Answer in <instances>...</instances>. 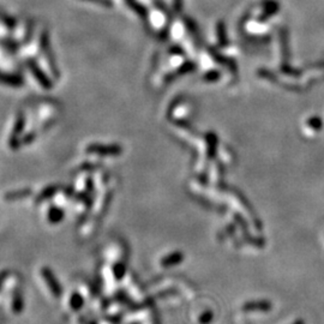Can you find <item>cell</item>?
<instances>
[{
    "label": "cell",
    "instance_id": "7",
    "mask_svg": "<svg viewBox=\"0 0 324 324\" xmlns=\"http://www.w3.org/2000/svg\"><path fill=\"white\" fill-rule=\"evenodd\" d=\"M83 304H84L83 296L78 293H73L71 298H70V306H71L73 311H78V310H81Z\"/></svg>",
    "mask_w": 324,
    "mask_h": 324
},
{
    "label": "cell",
    "instance_id": "1",
    "mask_svg": "<svg viewBox=\"0 0 324 324\" xmlns=\"http://www.w3.org/2000/svg\"><path fill=\"white\" fill-rule=\"evenodd\" d=\"M42 276H43V279H45V281H46V284H47L48 288H50L51 293L53 294V296H56V298H59V296H61V294H62L61 285L59 284V281L57 280L56 275L53 274V271H52L51 269H48V268H43L42 269Z\"/></svg>",
    "mask_w": 324,
    "mask_h": 324
},
{
    "label": "cell",
    "instance_id": "12",
    "mask_svg": "<svg viewBox=\"0 0 324 324\" xmlns=\"http://www.w3.org/2000/svg\"><path fill=\"white\" fill-rule=\"evenodd\" d=\"M173 4H174V9H176L177 11H180L181 10L182 0H173Z\"/></svg>",
    "mask_w": 324,
    "mask_h": 324
},
{
    "label": "cell",
    "instance_id": "8",
    "mask_svg": "<svg viewBox=\"0 0 324 324\" xmlns=\"http://www.w3.org/2000/svg\"><path fill=\"white\" fill-rule=\"evenodd\" d=\"M217 37H219V41L221 45H226L227 37H226L225 24H223L222 22H219V24H217Z\"/></svg>",
    "mask_w": 324,
    "mask_h": 324
},
{
    "label": "cell",
    "instance_id": "9",
    "mask_svg": "<svg viewBox=\"0 0 324 324\" xmlns=\"http://www.w3.org/2000/svg\"><path fill=\"white\" fill-rule=\"evenodd\" d=\"M125 271H126V266H125L124 263L117 264V265L114 266V276H116V279H122V276L125 275Z\"/></svg>",
    "mask_w": 324,
    "mask_h": 324
},
{
    "label": "cell",
    "instance_id": "13",
    "mask_svg": "<svg viewBox=\"0 0 324 324\" xmlns=\"http://www.w3.org/2000/svg\"><path fill=\"white\" fill-rule=\"evenodd\" d=\"M7 275H9V273H7V271H2V273H0V288H1L2 284H4L5 280H6Z\"/></svg>",
    "mask_w": 324,
    "mask_h": 324
},
{
    "label": "cell",
    "instance_id": "3",
    "mask_svg": "<svg viewBox=\"0 0 324 324\" xmlns=\"http://www.w3.org/2000/svg\"><path fill=\"white\" fill-rule=\"evenodd\" d=\"M24 309V299L23 294L20 290H16L15 293L12 295V311L16 315H20L23 312Z\"/></svg>",
    "mask_w": 324,
    "mask_h": 324
},
{
    "label": "cell",
    "instance_id": "2",
    "mask_svg": "<svg viewBox=\"0 0 324 324\" xmlns=\"http://www.w3.org/2000/svg\"><path fill=\"white\" fill-rule=\"evenodd\" d=\"M244 312H269L273 309V304L268 300L247 301L243 305Z\"/></svg>",
    "mask_w": 324,
    "mask_h": 324
},
{
    "label": "cell",
    "instance_id": "4",
    "mask_svg": "<svg viewBox=\"0 0 324 324\" xmlns=\"http://www.w3.org/2000/svg\"><path fill=\"white\" fill-rule=\"evenodd\" d=\"M88 151L95 152V154H102V155H116L120 152V148L116 146L112 147H103V146H92L88 148Z\"/></svg>",
    "mask_w": 324,
    "mask_h": 324
},
{
    "label": "cell",
    "instance_id": "15",
    "mask_svg": "<svg viewBox=\"0 0 324 324\" xmlns=\"http://www.w3.org/2000/svg\"><path fill=\"white\" fill-rule=\"evenodd\" d=\"M293 324H305V322L303 320H298V321H295Z\"/></svg>",
    "mask_w": 324,
    "mask_h": 324
},
{
    "label": "cell",
    "instance_id": "10",
    "mask_svg": "<svg viewBox=\"0 0 324 324\" xmlns=\"http://www.w3.org/2000/svg\"><path fill=\"white\" fill-rule=\"evenodd\" d=\"M213 321V312L211 311H206L204 314L200 317V323L201 324H209Z\"/></svg>",
    "mask_w": 324,
    "mask_h": 324
},
{
    "label": "cell",
    "instance_id": "11",
    "mask_svg": "<svg viewBox=\"0 0 324 324\" xmlns=\"http://www.w3.org/2000/svg\"><path fill=\"white\" fill-rule=\"evenodd\" d=\"M0 78H2V82H5V83H9V84H18V83H20L18 78L12 77V76L4 75V73H2V75L0 73Z\"/></svg>",
    "mask_w": 324,
    "mask_h": 324
},
{
    "label": "cell",
    "instance_id": "6",
    "mask_svg": "<svg viewBox=\"0 0 324 324\" xmlns=\"http://www.w3.org/2000/svg\"><path fill=\"white\" fill-rule=\"evenodd\" d=\"M280 9V5L277 1H269L268 4L265 5V9H264V12H262L261 15L260 21H265L268 18H270L271 16H274L275 13L277 12Z\"/></svg>",
    "mask_w": 324,
    "mask_h": 324
},
{
    "label": "cell",
    "instance_id": "14",
    "mask_svg": "<svg viewBox=\"0 0 324 324\" xmlns=\"http://www.w3.org/2000/svg\"><path fill=\"white\" fill-rule=\"evenodd\" d=\"M152 324H161V321H160V317H159V315L156 314V316H152Z\"/></svg>",
    "mask_w": 324,
    "mask_h": 324
},
{
    "label": "cell",
    "instance_id": "5",
    "mask_svg": "<svg viewBox=\"0 0 324 324\" xmlns=\"http://www.w3.org/2000/svg\"><path fill=\"white\" fill-rule=\"evenodd\" d=\"M182 258H184V255H182V253L173 252V253H171V255L166 256L165 258H162L161 265L166 266V268H168V266H173V265H176V264L180 263L182 261Z\"/></svg>",
    "mask_w": 324,
    "mask_h": 324
}]
</instances>
